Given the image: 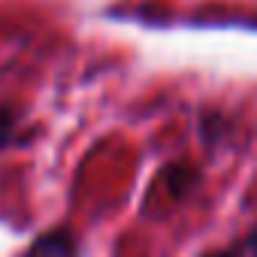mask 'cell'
I'll list each match as a JSON object with an SVG mask.
<instances>
[{
  "instance_id": "3",
  "label": "cell",
  "mask_w": 257,
  "mask_h": 257,
  "mask_svg": "<svg viewBox=\"0 0 257 257\" xmlns=\"http://www.w3.org/2000/svg\"><path fill=\"white\" fill-rule=\"evenodd\" d=\"M206 257H248V248L245 245H236V248H224V251H212Z\"/></svg>"
},
{
  "instance_id": "2",
  "label": "cell",
  "mask_w": 257,
  "mask_h": 257,
  "mask_svg": "<svg viewBox=\"0 0 257 257\" xmlns=\"http://www.w3.org/2000/svg\"><path fill=\"white\" fill-rule=\"evenodd\" d=\"M13 127H16V112H13L10 106H0V149L10 143Z\"/></svg>"
},
{
  "instance_id": "1",
  "label": "cell",
  "mask_w": 257,
  "mask_h": 257,
  "mask_svg": "<svg viewBox=\"0 0 257 257\" xmlns=\"http://www.w3.org/2000/svg\"><path fill=\"white\" fill-rule=\"evenodd\" d=\"M25 257H79V248H76V239L70 230L64 227H55L49 233H43Z\"/></svg>"
},
{
  "instance_id": "4",
  "label": "cell",
  "mask_w": 257,
  "mask_h": 257,
  "mask_svg": "<svg viewBox=\"0 0 257 257\" xmlns=\"http://www.w3.org/2000/svg\"><path fill=\"white\" fill-rule=\"evenodd\" d=\"M245 248H248V257H257V230L248 236V242H245Z\"/></svg>"
}]
</instances>
